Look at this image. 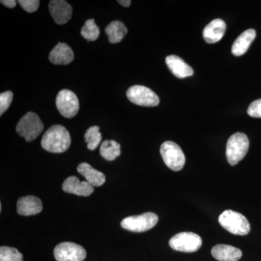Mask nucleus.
<instances>
[{"mask_svg":"<svg viewBox=\"0 0 261 261\" xmlns=\"http://www.w3.org/2000/svg\"><path fill=\"white\" fill-rule=\"evenodd\" d=\"M69 132L62 125H53L48 128L42 139L43 149L53 153H63L70 145Z\"/></svg>","mask_w":261,"mask_h":261,"instance_id":"1","label":"nucleus"},{"mask_svg":"<svg viewBox=\"0 0 261 261\" xmlns=\"http://www.w3.org/2000/svg\"><path fill=\"white\" fill-rule=\"evenodd\" d=\"M220 224L230 233L245 236L250 232V225L246 217L231 210L224 211L219 218Z\"/></svg>","mask_w":261,"mask_h":261,"instance_id":"2","label":"nucleus"},{"mask_svg":"<svg viewBox=\"0 0 261 261\" xmlns=\"http://www.w3.org/2000/svg\"><path fill=\"white\" fill-rule=\"evenodd\" d=\"M250 142L247 135L241 132L233 134L226 144V159L231 166H235L246 155Z\"/></svg>","mask_w":261,"mask_h":261,"instance_id":"3","label":"nucleus"},{"mask_svg":"<svg viewBox=\"0 0 261 261\" xmlns=\"http://www.w3.org/2000/svg\"><path fill=\"white\" fill-rule=\"evenodd\" d=\"M44 129V124L38 115L29 112L22 117L16 126L19 135L23 137L27 142L37 139Z\"/></svg>","mask_w":261,"mask_h":261,"instance_id":"4","label":"nucleus"},{"mask_svg":"<svg viewBox=\"0 0 261 261\" xmlns=\"http://www.w3.org/2000/svg\"><path fill=\"white\" fill-rule=\"evenodd\" d=\"M161 156L165 164L174 171H181L185 164V155L181 147L171 141L163 142L161 145Z\"/></svg>","mask_w":261,"mask_h":261,"instance_id":"5","label":"nucleus"},{"mask_svg":"<svg viewBox=\"0 0 261 261\" xmlns=\"http://www.w3.org/2000/svg\"><path fill=\"white\" fill-rule=\"evenodd\" d=\"M159 216L153 213L148 212L128 216L121 221V227L133 232H144L148 231L157 224Z\"/></svg>","mask_w":261,"mask_h":261,"instance_id":"6","label":"nucleus"},{"mask_svg":"<svg viewBox=\"0 0 261 261\" xmlns=\"http://www.w3.org/2000/svg\"><path fill=\"white\" fill-rule=\"evenodd\" d=\"M202 239L197 233L181 232L170 240L169 245L173 250L183 252H195L202 246Z\"/></svg>","mask_w":261,"mask_h":261,"instance_id":"7","label":"nucleus"},{"mask_svg":"<svg viewBox=\"0 0 261 261\" xmlns=\"http://www.w3.org/2000/svg\"><path fill=\"white\" fill-rule=\"evenodd\" d=\"M127 97L137 106L154 107L159 104L160 99L153 91L144 86L136 85L127 90Z\"/></svg>","mask_w":261,"mask_h":261,"instance_id":"8","label":"nucleus"},{"mask_svg":"<svg viewBox=\"0 0 261 261\" xmlns=\"http://www.w3.org/2000/svg\"><path fill=\"white\" fill-rule=\"evenodd\" d=\"M56 106L62 116L71 118L80 111V102L74 92L69 89H63L56 97Z\"/></svg>","mask_w":261,"mask_h":261,"instance_id":"9","label":"nucleus"},{"mask_svg":"<svg viewBox=\"0 0 261 261\" xmlns=\"http://www.w3.org/2000/svg\"><path fill=\"white\" fill-rule=\"evenodd\" d=\"M54 256L57 261H83L87 252L78 244L65 242L55 247Z\"/></svg>","mask_w":261,"mask_h":261,"instance_id":"10","label":"nucleus"},{"mask_svg":"<svg viewBox=\"0 0 261 261\" xmlns=\"http://www.w3.org/2000/svg\"><path fill=\"white\" fill-rule=\"evenodd\" d=\"M51 15L56 23L63 25L71 18L73 8L64 0H53L49 4Z\"/></svg>","mask_w":261,"mask_h":261,"instance_id":"11","label":"nucleus"},{"mask_svg":"<svg viewBox=\"0 0 261 261\" xmlns=\"http://www.w3.org/2000/svg\"><path fill=\"white\" fill-rule=\"evenodd\" d=\"M63 191L67 193L87 197L94 192V187L87 181H81L76 176H69L62 185Z\"/></svg>","mask_w":261,"mask_h":261,"instance_id":"12","label":"nucleus"},{"mask_svg":"<svg viewBox=\"0 0 261 261\" xmlns=\"http://www.w3.org/2000/svg\"><path fill=\"white\" fill-rule=\"evenodd\" d=\"M42 202L35 196L20 197L17 202V211L21 216H33L42 211Z\"/></svg>","mask_w":261,"mask_h":261,"instance_id":"13","label":"nucleus"},{"mask_svg":"<svg viewBox=\"0 0 261 261\" xmlns=\"http://www.w3.org/2000/svg\"><path fill=\"white\" fill-rule=\"evenodd\" d=\"M226 25L221 19H215L204 29V39L208 44H215L222 39L226 32Z\"/></svg>","mask_w":261,"mask_h":261,"instance_id":"14","label":"nucleus"},{"mask_svg":"<svg viewBox=\"0 0 261 261\" xmlns=\"http://www.w3.org/2000/svg\"><path fill=\"white\" fill-rule=\"evenodd\" d=\"M49 59L55 65H68L74 59V54L68 44L59 43L49 53Z\"/></svg>","mask_w":261,"mask_h":261,"instance_id":"15","label":"nucleus"},{"mask_svg":"<svg viewBox=\"0 0 261 261\" xmlns=\"http://www.w3.org/2000/svg\"><path fill=\"white\" fill-rule=\"evenodd\" d=\"M211 254L219 261H238L243 256L240 249L228 245H216L211 250Z\"/></svg>","mask_w":261,"mask_h":261,"instance_id":"16","label":"nucleus"},{"mask_svg":"<svg viewBox=\"0 0 261 261\" xmlns=\"http://www.w3.org/2000/svg\"><path fill=\"white\" fill-rule=\"evenodd\" d=\"M166 63L173 74L178 78H186L194 74L193 69L179 57L173 55L168 56L166 58Z\"/></svg>","mask_w":261,"mask_h":261,"instance_id":"17","label":"nucleus"},{"mask_svg":"<svg viewBox=\"0 0 261 261\" xmlns=\"http://www.w3.org/2000/svg\"><path fill=\"white\" fill-rule=\"evenodd\" d=\"M255 37L256 32L252 29H247L243 34H240L233 42L231 47V53L233 56H241L246 53L250 44L255 40Z\"/></svg>","mask_w":261,"mask_h":261,"instance_id":"18","label":"nucleus"},{"mask_svg":"<svg viewBox=\"0 0 261 261\" xmlns=\"http://www.w3.org/2000/svg\"><path fill=\"white\" fill-rule=\"evenodd\" d=\"M77 170L92 186L100 187L106 182L104 173L94 169L88 163H81L77 167Z\"/></svg>","mask_w":261,"mask_h":261,"instance_id":"19","label":"nucleus"},{"mask_svg":"<svg viewBox=\"0 0 261 261\" xmlns=\"http://www.w3.org/2000/svg\"><path fill=\"white\" fill-rule=\"evenodd\" d=\"M106 34L108 36L111 44L121 42L127 34V29L124 24L119 20L111 22L106 29Z\"/></svg>","mask_w":261,"mask_h":261,"instance_id":"20","label":"nucleus"},{"mask_svg":"<svg viewBox=\"0 0 261 261\" xmlns=\"http://www.w3.org/2000/svg\"><path fill=\"white\" fill-rule=\"evenodd\" d=\"M101 156L107 161H112L121 154V145L114 140H106L99 149Z\"/></svg>","mask_w":261,"mask_h":261,"instance_id":"21","label":"nucleus"},{"mask_svg":"<svg viewBox=\"0 0 261 261\" xmlns=\"http://www.w3.org/2000/svg\"><path fill=\"white\" fill-rule=\"evenodd\" d=\"M84 138L89 149L94 150L97 149L102 138L99 127L94 126L88 128L84 135Z\"/></svg>","mask_w":261,"mask_h":261,"instance_id":"22","label":"nucleus"},{"mask_svg":"<svg viewBox=\"0 0 261 261\" xmlns=\"http://www.w3.org/2000/svg\"><path fill=\"white\" fill-rule=\"evenodd\" d=\"M82 37L88 41L97 40L99 36V29L94 19H89L81 31Z\"/></svg>","mask_w":261,"mask_h":261,"instance_id":"23","label":"nucleus"},{"mask_svg":"<svg viewBox=\"0 0 261 261\" xmlns=\"http://www.w3.org/2000/svg\"><path fill=\"white\" fill-rule=\"evenodd\" d=\"M23 255L14 247H0V261H23Z\"/></svg>","mask_w":261,"mask_h":261,"instance_id":"24","label":"nucleus"},{"mask_svg":"<svg viewBox=\"0 0 261 261\" xmlns=\"http://www.w3.org/2000/svg\"><path fill=\"white\" fill-rule=\"evenodd\" d=\"M13 94L10 91L3 92L0 94V116L9 108L12 101H13Z\"/></svg>","mask_w":261,"mask_h":261,"instance_id":"25","label":"nucleus"},{"mask_svg":"<svg viewBox=\"0 0 261 261\" xmlns=\"http://www.w3.org/2000/svg\"><path fill=\"white\" fill-rule=\"evenodd\" d=\"M18 3L25 11L28 13H34L37 11L40 2L39 0H20Z\"/></svg>","mask_w":261,"mask_h":261,"instance_id":"26","label":"nucleus"},{"mask_svg":"<svg viewBox=\"0 0 261 261\" xmlns=\"http://www.w3.org/2000/svg\"><path fill=\"white\" fill-rule=\"evenodd\" d=\"M247 113L252 118H261V99L253 101L247 109Z\"/></svg>","mask_w":261,"mask_h":261,"instance_id":"27","label":"nucleus"},{"mask_svg":"<svg viewBox=\"0 0 261 261\" xmlns=\"http://www.w3.org/2000/svg\"><path fill=\"white\" fill-rule=\"evenodd\" d=\"M1 3L5 6L8 7V8H13L16 5L17 2L15 0H2Z\"/></svg>","mask_w":261,"mask_h":261,"instance_id":"28","label":"nucleus"},{"mask_svg":"<svg viewBox=\"0 0 261 261\" xmlns=\"http://www.w3.org/2000/svg\"><path fill=\"white\" fill-rule=\"evenodd\" d=\"M118 3L122 6L126 7V8H128L132 4V1H130V0H120V1H118Z\"/></svg>","mask_w":261,"mask_h":261,"instance_id":"29","label":"nucleus"}]
</instances>
